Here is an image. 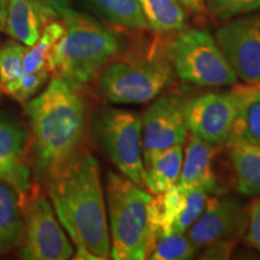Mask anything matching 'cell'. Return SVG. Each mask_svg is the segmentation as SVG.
<instances>
[{"label":"cell","instance_id":"5","mask_svg":"<svg viewBox=\"0 0 260 260\" xmlns=\"http://www.w3.org/2000/svg\"><path fill=\"white\" fill-rule=\"evenodd\" d=\"M168 54L158 50L145 54L116 57L96 76V93L112 104H145L174 83Z\"/></svg>","mask_w":260,"mask_h":260},{"label":"cell","instance_id":"12","mask_svg":"<svg viewBox=\"0 0 260 260\" xmlns=\"http://www.w3.org/2000/svg\"><path fill=\"white\" fill-rule=\"evenodd\" d=\"M249 209L239 198L216 194L207 199L203 212L188 229L198 249L223 239H239L248 228Z\"/></svg>","mask_w":260,"mask_h":260},{"label":"cell","instance_id":"21","mask_svg":"<svg viewBox=\"0 0 260 260\" xmlns=\"http://www.w3.org/2000/svg\"><path fill=\"white\" fill-rule=\"evenodd\" d=\"M183 148L181 145L174 146L151 157L145 165V188L151 194L159 195L176 184L180 178Z\"/></svg>","mask_w":260,"mask_h":260},{"label":"cell","instance_id":"33","mask_svg":"<svg viewBox=\"0 0 260 260\" xmlns=\"http://www.w3.org/2000/svg\"><path fill=\"white\" fill-rule=\"evenodd\" d=\"M3 92V86H2V82H0V94Z\"/></svg>","mask_w":260,"mask_h":260},{"label":"cell","instance_id":"10","mask_svg":"<svg viewBox=\"0 0 260 260\" xmlns=\"http://www.w3.org/2000/svg\"><path fill=\"white\" fill-rule=\"evenodd\" d=\"M235 111L236 102L232 89L198 94L183 100L187 129L214 146H224L229 141Z\"/></svg>","mask_w":260,"mask_h":260},{"label":"cell","instance_id":"31","mask_svg":"<svg viewBox=\"0 0 260 260\" xmlns=\"http://www.w3.org/2000/svg\"><path fill=\"white\" fill-rule=\"evenodd\" d=\"M180 4L188 10L193 12H198V14H201L204 12L205 8H206V3L205 0H177Z\"/></svg>","mask_w":260,"mask_h":260},{"label":"cell","instance_id":"2","mask_svg":"<svg viewBox=\"0 0 260 260\" xmlns=\"http://www.w3.org/2000/svg\"><path fill=\"white\" fill-rule=\"evenodd\" d=\"M45 187L61 226L76 247L73 258L109 259L111 239L95 157L82 152Z\"/></svg>","mask_w":260,"mask_h":260},{"label":"cell","instance_id":"1","mask_svg":"<svg viewBox=\"0 0 260 260\" xmlns=\"http://www.w3.org/2000/svg\"><path fill=\"white\" fill-rule=\"evenodd\" d=\"M30 128L31 172L39 186L47 182L82 153L87 110L76 89L57 77L25 105Z\"/></svg>","mask_w":260,"mask_h":260},{"label":"cell","instance_id":"17","mask_svg":"<svg viewBox=\"0 0 260 260\" xmlns=\"http://www.w3.org/2000/svg\"><path fill=\"white\" fill-rule=\"evenodd\" d=\"M47 17H52L35 0H8L5 31L27 47L37 44Z\"/></svg>","mask_w":260,"mask_h":260},{"label":"cell","instance_id":"16","mask_svg":"<svg viewBox=\"0 0 260 260\" xmlns=\"http://www.w3.org/2000/svg\"><path fill=\"white\" fill-rule=\"evenodd\" d=\"M232 92L235 96L236 111L226 144L260 145V82L236 83Z\"/></svg>","mask_w":260,"mask_h":260},{"label":"cell","instance_id":"28","mask_svg":"<svg viewBox=\"0 0 260 260\" xmlns=\"http://www.w3.org/2000/svg\"><path fill=\"white\" fill-rule=\"evenodd\" d=\"M237 239L216 240L205 246V249L200 259H229L235 248Z\"/></svg>","mask_w":260,"mask_h":260},{"label":"cell","instance_id":"15","mask_svg":"<svg viewBox=\"0 0 260 260\" xmlns=\"http://www.w3.org/2000/svg\"><path fill=\"white\" fill-rule=\"evenodd\" d=\"M177 186L183 190L203 189L209 195L222 194L214 172L216 146L190 134Z\"/></svg>","mask_w":260,"mask_h":260},{"label":"cell","instance_id":"32","mask_svg":"<svg viewBox=\"0 0 260 260\" xmlns=\"http://www.w3.org/2000/svg\"><path fill=\"white\" fill-rule=\"evenodd\" d=\"M6 9H8V0H0V31H5Z\"/></svg>","mask_w":260,"mask_h":260},{"label":"cell","instance_id":"8","mask_svg":"<svg viewBox=\"0 0 260 260\" xmlns=\"http://www.w3.org/2000/svg\"><path fill=\"white\" fill-rule=\"evenodd\" d=\"M24 230L19 256L25 260H67L74 256L64 228L51 201L39 184L32 186L23 201Z\"/></svg>","mask_w":260,"mask_h":260},{"label":"cell","instance_id":"23","mask_svg":"<svg viewBox=\"0 0 260 260\" xmlns=\"http://www.w3.org/2000/svg\"><path fill=\"white\" fill-rule=\"evenodd\" d=\"M64 34V25L50 22L42 29L37 44L28 47L22 61V74H31L47 67V58L56 42Z\"/></svg>","mask_w":260,"mask_h":260},{"label":"cell","instance_id":"6","mask_svg":"<svg viewBox=\"0 0 260 260\" xmlns=\"http://www.w3.org/2000/svg\"><path fill=\"white\" fill-rule=\"evenodd\" d=\"M92 138L123 176L145 188L142 117L134 111L103 106L92 118Z\"/></svg>","mask_w":260,"mask_h":260},{"label":"cell","instance_id":"13","mask_svg":"<svg viewBox=\"0 0 260 260\" xmlns=\"http://www.w3.org/2000/svg\"><path fill=\"white\" fill-rule=\"evenodd\" d=\"M154 197L149 204L148 217L155 239L160 235L188 232L209 199L205 190H183L177 183Z\"/></svg>","mask_w":260,"mask_h":260},{"label":"cell","instance_id":"24","mask_svg":"<svg viewBox=\"0 0 260 260\" xmlns=\"http://www.w3.org/2000/svg\"><path fill=\"white\" fill-rule=\"evenodd\" d=\"M198 248L183 234L160 235L155 239L148 259L152 260H188L193 259Z\"/></svg>","mask_w":260,"mask_h":260},{"label":"cell","instance_id":"19","mask_svg":"<svg viewBox=\"0 0 260 260\" xmlns=\"http://www.w3.org/2000/svg\"><path fill=\"white\" fill-rule=\"evenodd\" d=\"M23 230V201L14 188L0 180V254L19 246Z\"/></svg>","mask_w":260,"mask_h":260},{"label":"cell","instance_id":"26","mask_svg":"<svg viewBox=\"0 0 260 260\" xmlns=\"http://www.w3.org/2000/svg\"><path fill=\"white\" fill-rule=\"evenodd\" d=\"M50 74L47 67L31 74H22L17 81L3 87V92L19 103H25L45 86Z\"/></svg>","mask_w":260,"mask_h":260},{"label":"cell","instance_id":"29","mask_svg":"<svg viewBox=\"0 0 260 260\" xmlns=\"http://www.w3.org/2000/svg\"><path fill=\"white\" fill-rule=\"evenodd\" d=\"M246 241L260 252V200H256L249 209V223L247 228Z\"/></svg>","mask_w":260,"mask_h":260},{"label":"cell","instance_id":"27","mask_svg":"<svg viewBox=\"0 0 260 260\" xmlns=\"http://www.w3.org/2000/svg\"><path fill=\"white\" fill-rule=\"evenodd\" d=\"M211 14L220 19L251 14L260 9V0H206Z\"/></svg>","mask_w":260,"mask_h":260},{"label":"cell","instance_id":"30","mask_svg":"<svg viewBox=\"0 0 260 260\" xmlns=\"http://www.w3.org/2000/svg\"><path fill=\"white\" fill-rule=\"evenodd\" d=\"M52 17H60L68 10L73 9L74 0H35Z\"/></svg>","mask_w":260,"mask_h":260},{"label":"cell","instance_id":"14","mask_svg":"<svg viewBox=\"0 0 260 260\" xmlns=\"http://www.w3.org/2000/svg\"><path fill=\"white\" fill-rule=\"evenodd\" d=\"M29 147L28 130L17 119L0 116V180L14 188L22 201L32 187Z\"/></svg>","mask_w":260,"mask_h":260},{"label":"cell","instance_id":"7","mask_svg":"<svg viewBox=\"0 0 260 260\" xmlns=\"http://www.w3.org/2000/svg\"><path fill=\"white\" fill-rule=\"evenodd\" d=\"M167 54L174 74L199 87H230L239 77L212 35L204 29H184L169 42Z\"/></svg>","mask_w":260,"mask_h":260},{"label":"cell","instance_id":"18","mask_svg":"<svg viewBox=\"0 0 260 260\" xmlns=\"http://www.w3.org/2000/svg\"><path fill=\"white\" fill-rule=\"evenodd\" d=\"M103 23L123 30H148V23L138 0H81Z\"/></svg>","mask_w":260,"mask_h":260},{"label":"cell","instance_id":"25","mask_svg":"<svg viewBox=\"0 0 260 260\" xmlns=\"http://www.w3.org/2000/svg\"><path fill=\"white\" fill-rule=\"evenodd\" d=\"M28 47L11 40L0 48V82L4 87L17 81L22 75V61Z\"/></svg>","mask_w":260,"mask_h":260},{"label":"cell","instance_id":"3","mask_svg":"<svg viewBox=\"0 0 260 260\" xmlns=\"http://www.w3.org/2000/svg\"><path fill=\"white\" fill-rule=\"evenodd\" d=\"M64 34L47 58L54 77L79 92L92 82L103 68L124 51L121 35L93 16L70 9L60 16Z\"/></svg>","mask_w":260,"mask_h":260},{"label":"cell","instance_id":"11","mask_svg":"<svg viewBox=\"0 0 260 260\" xmlns=\"http://www.w3.org/2000/svg\"><path fill=\"white\" fill-rule=\"evenodd\" d=\"M188 136L183 116V99L178 94L155 98L142 116V159L174 146H183Z\"/></svg>","mask_w":260,"mask_h":260},{"label":"cell","instance_id":"9","mask_svg":"<svg viewBox=\"0 0 260 260\" xmlns=\"http://www.w3.org/2000/svg\"><path fill=\"white\" fill-rule=\"evenodd\" d=\"M214 40L239 80L260 82V12L220 25Z\"/></svg>","mask_w":260,"mask_h":260},{"label":"cell","instance_id":"20","mask_svg":"<svg viewBox=\"0 0 260 260\" xmlns=\"http://www.w3.org/2000/svg\"><path fill=\"white\" fill-rule=\"evenodd\" d=\"M226 146L239 193L260 197V145L229 142Z\"/></svg>","mask_w":260,"mask_h":260},{"label":"cell","instance_id":"22","mask_svg":"<svg viewBox=\"0 0 260 260\" xmlns=\"http://www.w3.org/2000/svg\"><path fill=\"white\" fill-rule=\"evenodd\" d=\"M148 27L155 32H180L187 28L186 11L177 0H138Z\"/></svg>","mask_w":260,"mask_h":260},{"label":"cell","instance_id":"4","mask_svg":"<svg viewBox=\"0 0 260 260\" xmlns=\"http://www.w3.org/2000/svg\"><path fill=\"white\" fill-rule=\"evenodd\" d=\"M152 195L123 176H106V201L110 220L111 254L116 260H144L153 249L155 236L149 224Z\"/></svg>","mask_w":260,"mask_h":260}]
</instances>
